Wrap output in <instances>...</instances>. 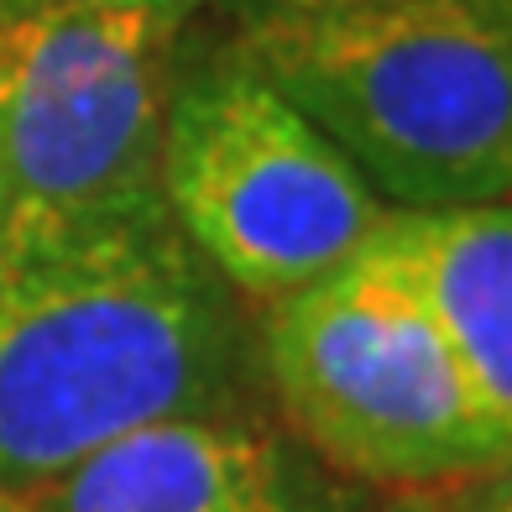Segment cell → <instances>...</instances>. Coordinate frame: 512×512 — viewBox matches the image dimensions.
Returning <instances> with one entry per match:
<instances>
[{
  "mask_svg": "<svg viewBox=\"0 0 512 512\" xmlns=\"http://www.w3.org/2000/svg\"><path fill=\"white\" fill-rule=\"evenodd\" d=\"M256 335L168 199L0 209V497L157 418L241 408Z\"/></svg>",
  "mask_w": 512,
  "mask_h": 512,
  "instance_id": "cell-1",
  "label": "cell"
},
{
  "mask_svg": "<svg viewBox=\"0 0 512 512\" xmlns=\"http://www.w3.org/2000/svg\"><path fill=\"white\" fill-rule=\"evenodd\" d=\"M230 48L387 209L512 199V0H246Z\"/></svg>",
  "mask_w": 512,
  "mask_h": 512,
  "instance_id": "cell-2",
  "label": "cell"
},
{
  "mask_svg": "<svg viewBox=\"0 0 512 512\" xmlns=\"http://www.w3.org/2000/svg\"><path fill=\"white\" fill-rule=\"evenodd\" d=\"M256 361L304 450L356 486L455 492L512 460L445 324L371 251L272 304Z\"/></svg>",
  "mask_w": 512,
  "mask_h": 512,
  "instance_id": "cell-3",
  "label": "cell"
},
{
  "mask_svg": "<svg viewBox=\"0 0 512 512\" xmlns=\"http://www.w3.org/2000/svg\"><path fill=\"white\" fill-rule=\"evenodd\" d=\"M157 189L220 283L262 309L351 267L387 220L356 162L236 48L178 68Z\"/></svg>",
  "mask_w": 512,
  "mask_h": 512,
  "instance_id": "cell-4",
  "label": "cell"
},
{
  "mask_svg": "<svg viewBox=\"0 0 512 512\" xmlns=\"http://www.w3.org/2000/svg\"><path fill=\"white\" fill-rule=\"evenodd\" d=\"M204 0H0V209L157 194Z\"/></svg>",
  "mask_w": 512,
  "mask_h": 512,
  "instance_id": "cell-5",
  "label": "cell"
},
{
  "mask_svg": "<svg viewBox=\"0 0 512 512\" xmlns=\"http://www.w3.org/2000/svg\"><path fill=\"white\" fill-rule=\"evenodd\" d=\"M340 481L246 408H220L110 439L11 512H361L366 497Z\"/></svg>",
  "mask_w": 512,
  "mask_h": 512,
  "instance_id": "cell-6",
  "label": "cell"
},
{
  "mask_svg": "<svg viewBox=\"0 0 512 512\" xmlns=\"http://www.w3.org/2000/svg\"><path fill=\"white\" fill-rule=\"evenodd\" d=\"M366 251L418 288L486 408L512 434V199L387 209Z\"/></svg>",
  "mask_w": 512,
  "mask_h": 512,
  "instance_id": "cell-7",
  "label": "cell"
},
{
  "mask_svg": "<svg viewBox=\"0 0 512 512\" xmlns=\"http://www.w3.org/2000/svg\"><path fill=\"white\" fill-rule=\"evenodd\" d=\"M445 497H450V512H512V460H502L497 471L465 481Z\"/></svg>",
  "mask_w": 512,
  "mask_h": 512,
  "instance_id": "cell-8",
  "label": "cell"
},
{
  "mask_svg": "<svg viewBox=\"0 0 512 512\" xmlns=\"http://www.w3.org/2000/svg\"><path fill=\"white\" fill-rule=\"evenodd\" d=\"M361 512H450V497L445 492H382Z\"/></svg>",
  "mask_w": 512,
  "mask_h": 512,
  "instance_id": "cell-9",
  "label": "cell"
},
{
  "mask_svg": "<svg viewBox=\"0 0 512 512\" xmlns=\"http://www.w3.org/2000/svg\"><path fill=\"white\" fill-rule=\"evenodd\" d=\"M0 512H11V502H6V497H0Z\"/></svg>",
  "mask_w": 512,
  "mask_h": 512,
  "instance_id": "cell-10",
  "label": "cell"
}]
</instances>
